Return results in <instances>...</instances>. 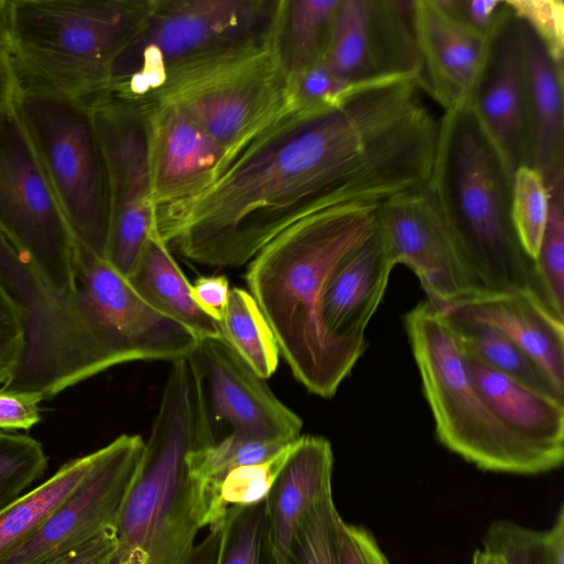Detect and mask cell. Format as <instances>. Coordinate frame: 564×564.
Returning <instances> with one entry per match:
<instances>
[{"label": "cell", "instance_id": "2", "mask_svg": "<svg viewBox=\"0 0 564 564\" xmlns=\"http://www.w3.org/2000/svg\"><path fill=\"white\" fill-rule=\"evenodd\" d=\"M0 282L24 316L23 355L3 391L50 400L111 367L173 362L198 345L104 259L77 261L76 289L56 293L0 231Z\"/></svg>", "mask_w": 564, "mask_h": 564}, {"label": "cell", "instance_id": "5", "mask_svg": "<svg viewBox=\"0 0 564 564\" xmlns=\"http://www.w3.org/2000/svg\"><path fill=\"white\" fill-rule=\"evenodd\" d=\"M512 174L468 100L443 111L427 188L477 289L539 290L513 226Z\"/></svg>", "mask_w": 564, "mask_h": 564}, {"label": "cell", "instance_id": "16", "mask_svg": "<svg viewBox=\"0 0 564 564\" xmlns=\"http://www.w3.org/2000/svg\"><path fill=\"white\" fill-rule=\"evenodd\" d=\"M468 102L509 170L513 173L519 166H531L525 61L520 24L509 4L489 36L486 59Z\"/></svg>", "mask_w": 564, "mask_h": 564}, {"label": "cell", "instance_id": "42", "mask_svg": "<svg viewBox=\"0 0 564 564\" xmlns=\"http://www.w3.org/2000/svg\"><path fill=\"white\" fill-rule=\"evenodd\" d=\"M457 21L470 30L489 37L502 17L507 0H438Z\"/></svg>", "mask_w": 564, "mask_h": 564}, {"label": "cell", "instance_id": "1", "mask_svg": "<svg viewBox=\"0 0 564 564\" xmlns=\"http://www.w3.org/2000/svg\"><path fill=\"white\" fill-rule=\"evenodd\" d=\"M422 93L400 77L332 105L289 106L206 191L158 209L156 235L193 262L237 268L312 212L427 186L440 118Z\"/></svg>", "mask_w": 564, "mask_h": 564}, {"label": "cell", "instance_id": "40", "mask_svg": "<svg viewBox=\"0 0 564 564\" xmlns=\"http://www.w3.org/2000/svg\"><path fill=\"white\" fill-rule=\"evenodd\" d=\"M23 349V312L0 282V384L14 372Z\"/></svg>", "mask_w": 564, "mask_h": 564}, {"label": "cell", "instance_id": "13", "mask_svg": "<svg viewBox=\"0 0 564 564\" xmlns=\"http://www.w3.org/2000/svg\"><path fill=\"white\" fill-rule=\"evenodd\" d=\"M143 452V438L130 434L97 449L93 467L76 489L35 533L0 558V564H40L116 527Z\"/></svg>", "mask_w": 564, "mask_h": 564}, {"label": "cell", "instance_id": "45", "mask_svg": "<svg viewBox=\"0 0 564 564\" xmlns=\"http://www.w3.org/2000/svg\"><path fill=\"white\" fill-rule=\"evenodd\" d=\"M116 549V527H112L79 547L40 564H111Z\"/></svg>", "mask_w": 564, "mask_h": 564}, {"label": "cell", "instance_id": "28", "mask_svg": "<svg viewBox=\"0 0 564 564\" xmlns=\"http://www.w3.org/2000/svg\"><path fill=\"white\" fill-rule=\"evenodd\" d=\"M96 451L65 463L44 482L0 510V558L26 541L86 477Z\"/></svg>", "mask_w": 564, "mask_h": 564}, {"label": "cell", "instance_id": "26", "mask_svg": "<svg viewBox=\"0 0 564 564\" xmlns=\"http://www.w3.org/2000/svg\"><path fill=\"white\" fill-rule=\"evenodd\" d=\"M295 441L263 462L239 466L200 480L191 478L192 508L199 528L214 524L230 508L264 501Z\"/></svg>", "mask_w": 564, "mask_h": 564}, {"label": "cell", "instance_id": "11", "mask_svg": "<svg viewBox=\"0 0 564 564\" xmlns=\"http://www.w3.org/2000/svg\"><path fill=\"white\" fill-rule=\"evenodd\" d=\"M0 231L51 291L76 289L73 234L14 107L0 116Z\"/></svg>", "mask_w": 564, "mask_h": 564}, {"label": "cell", "instance_id": "9", "mask_svg": "<svg viewBox=\"0 0 564 564\" xmlns=\"http://www.w3.org/2000/svg\"><path fill=\"white\" fill-rule=\"evenodd\" d=\"M14 108L70 228L76 261L106 260L109 188L91 100L21 83Z\"/></svg>", "mask_w": 564, "mask_h": 564}, {"label": "cell", "instance_id": "48", "mask_svg": "<svg viewBox=\"0 0 564 564\" xmlns=\"http://www.w3.org/2000/svg\"><path fill=\"white\" fill-rule=\"evenodd\" d=\"M9 0H0V41L6 44Z\"/></svg>", "mask_w": 564, "mask_h": 564}, {"label": "cell", "instance_id": "23", "mask_svg": "<svg viewBox=\"0 0 564 564\" xmlns=\"http://www.w3.org/2000/svg\"><path fill=\"white\" fill-rule=\"evenodd\" d=\"M518 21L527 70L531 166L550 189L564 182V64L557 63L531 29Z\"/></svg>", "mask_w": 564, "mask_h": 564}, {"label": "cell", "instance_id": "38", "mask_svg": "<svg viewBox=\"0 0 564 564\" xmlns=\"http://www.w3.org/2000/svg\"><path fill=\"white\" fill-rule=\"evenodd\" d=\"M356 86L339 77L324 55L290 77L289 105L297 108L332 105Z\"/></svg>", "mask_w": 564, "mask_h": 564}, {"label": "cell", "instance_id": "4", "mask_svg": "<svg viewBox=\"0 0 564 564\" xmlns=\"http://www.w3.org/2000/svg\"><path fill=\"white\" fill-rule=\"evenodd\" d=\"M215 440L202 371L193 355L177 359L116 523L111 564H187L200 528L186 457Z\"/></svg>", "mask_w": 564, "mask_h": 564}, {"label": "cell", "instance_id": "3", "mask_svg": "<svg viewBox=\"0 0 564 564\" xmlns=\"http://www.w3.org/2000/svg\"><path fill=\"white\" fill-rule=\"evenodd\" d=\"M375 205L332 206L297 219L249 262L246 282L279 351L311 393L336 394L362 352L326 329L322 306L339 260L376 227Z\"/></svg>", "mask_w": 564, "mask_h": 564}, {"label": "cell", "instance_id": "29", "mask_svg": "<svg viewBox=\"0 0 564 564\" xmlns=\"http://www.w3.org/2000/svg\"><path fill=\"white\" fill-rule=\"evenodd\" d=\"M339 0H278L274 25L289 77L326 53Z\"/></svg>", "mask_w": 564, "mask_h": 564}, {"label": "cell", "instance_id": "30", "mask_svg": "<svg viewBox=\"0 0 564 564\" xmlns=\"http://www.w3.org/2000/svg\"><path fill=\"white\" fill-rule=\"evenodd\" d=\"M223 339L262 379L279 365V347L272 329L250 292L232 288L225 317L218 324Z\"/></svg>", "mask_w": 564, "mask_h": 564}, {"label": "cell", "instance_id": "12", "mask_svg": "<svg viewBox=\"0 0 564 564\" xmlns=\"http://www.w3.org/2000/svg\"><path fill=\"white\" fill-rule=\"evenodd\" d=\"M91 106L109 188L106 261L129 280L155 230L144 108L108 93L91 99Z\"/></svg>", "mask_w": 564, "mask_h": 564}, {"label": "cell", "instance_id": "39", "mask_svg": "<svg viewBox=\"0 0 564 564\" xmlns=\"http://www.w3.org/2000/svg\"><path fill=\"white\" fill-rule=\"evenodd\" d=\"M513 14L527 24L550 55L564 64V2L562 0H507Z\"/></svg>", "mask_w": 564, "mask_h": 564}, {"label": "cell", "instance_id": "6", "mask_svg": "<svg viewBox=\"0 0 564 564\" xmlns=\"http://www.w3.org/2000/svg\"><path fill=\"white\" fill-rule=\"evenodd\" d=\"M151 0H9L6 46L22 84L91 100Z\"/></svg>", "mask_w": 564, "mask_h": 564}, {"label": "cell", "instance_id": "43", "mask_svg": "<svg viewBox=\"0 0 564 564\" xmlns=\"http://www.w3.org/2000/svg\"><path fill=\"white\" fill-rule=\"evenodd\" d=\"M37 397L0 389V429L30 430L41 421Z\"/></svg>", "mask_w": 564, "mask_h": 564}, {"label": "cell", "instance_id": "25", "mask_svg": "<svg viewBox=\"0 0 564 564\" xmlns=\"http://www.w3.org/2000/svg\"><path fill=\"white\" fill-rule=\"evenodd\" d=\"M129 281L151 307L186 327L198 340L221 338L218 324L192 300L191 283L169 245L155 231L149 237L141 261Z\"/></svg>", "mask_w": 564, "mask_h": 564}, {"label": "cell", "instance_id": "19", "mask_svg": "<svg viewBox=\"0 0 564 564\" xmlns=\"http://www.w3.org/2000/svg\"><path fill=\"white\" fill-rule=\"evenodd\" d=\"M451 321L491 326L523 349L564 394V318L535 288L475 289L440 310Z\"/></svg>", "mask_w": 564, "mask_h": 564}, {"label": "cell", "instance_id": "41", "mask_svg": "<svg viewBox=\"0 0 564 564\" xmlns=\"http://www.w3.org/2000/svg\"><path fill=\"white\" fill-rule=\"evenodd\" d=\"M337 564H389L373 535L338 518L335 529Z\"/></svg>", "mask_w": 564, "mask_h": 564}, {"label": "cell", "instance_id": "21", "mask_svg": "<svg viewBox=\"0 0 564 564\" xmlns=\"http://www.w3.org/2000/svg\"><path fill=\"white\" fill-rule=\"evenodd\" d=\"M395 265L375 231L347 252L329 275L322 315L338 341L365 352L366 328L377 312Z\"/></svg>", "mask_w": 564, "mask_h": 564}, {"label": "cell", "instance_id": "18", "mask_svg": "<svg viewBox=\"0 0 564 564\" xmlns=\"http://www.w3.org/2000/svg\"><path fill=\"white\" fill-rule=\"evenodd\" d=\"M141 102L155 209L202 194L229 165L228 152L182 110Z\"/></svg>", "mask_w": 564, "mask_h": 564}, {"label": "cell", "instance_id": "27", "mask_svg": "<svg viewBox=\"0 0 564 564\" xmlns=\"http://www.w3.org/2000/svg\"><path fill=\"white\" fill-rule=\"evenodd\" d=\"M187 564H276L264 501L227 510Z\"/></svg>", "mask_w": 564, "mask_h": 564}, {"label": "cell", "instance_id": "17", "mask_svg": "<svg viewBox=\"0 0 564 564\" xmlns=\"http://www.w3.org/2000/svg\"><path fill=\"white\" fill-rule=\"evenodd\" d=\"M193 356L203 375L212 421L256 440L290 443L301 436V417L223 337L199 340Z\"/></svg>", "mask_w": 564, "mask_h": 564}, {"label": "cell", "instance_id": "10", "mask_svg": "<svg viewBox=\"0 0 564 564\" xmlns=\"http://www.w3.org/2000/svg\"><path fill=\"white\" fill-rule=\"evenodd\" d=\"M278 0H151L141 25L115 59L106 93L142 100L166 72L204 51L265 29Z\"/></svg>", "mask_w": 564, "mask_h": 564}, {"label": "cell", "instance_id": "47", "mask_svg": "<svg viewBox=\"0 0 564 564\" xmlns=\"http://www.w3.org/2000/svg\"><path fill=\"white\" fill-rule=\"evenodd\" d=\"M471 564H510L507 557L492 549L484 546L482 549L476 550Z\"/></svg>", "mask_w": 564, "mask_h": 564}, {"label": "cell", "instance_id": "46", "mask_svg": "<svg viewBox=\"0 0 564 564\" xmlns=\"http://www.w3.org/2000/svg\"><path fill=\"white\" fill-rule=\"evenodd\" d=\"M21 79L14 61L0 41V116L14 107Z\"/></svg>", "mask_w": 564, "mask_h": 564}, {"label": "cell", "instance_id": "32", "mask_svg": "<svg viewBox=\"0 0 564 564\" xmlns=\"http://www.w3.org/2000/svg\"><path fill=\"white\" fill-rule=\"evenodd\" d=\"M502 553L510 564H564V510L547 530L499 521L488 530L485 545Z\"/></svg>", "mask_w": 564, "mask_h": 564}, {"label": "cell", "instance_id": "31", "mask_svg": "<svg viewBox=\"0 0 564 564\" xmlns=\"http://www.w3.org/2000/svg\"><path fill=\"white\" fill-rule=\"evenodd\" d=\"M448 321L464 346L488 366L536 391L563 399L532 358L506 335L485 324Z\"/></svg>", "mask_w": 564, "mask_h": 564}, {"label": "cell", "instance_id": "15", "mask_svg": "<svg viewBox=\"0 0 564 564\" xmlns=\"http://www.w3.org/2000/svg\"><path fill=\"white\" fill-rule=\"evenodd\" d=\"M376 231L393 264L416 275L437 310L477 289L427 186L378 205Z\"/></svg>", "mask_w": 564, "mask_h": 564}, {"label": "cell", "instance_id": "24", "mask_svg": "<svg viewBox=\"0 0 564 564\" xmlns=\"http://www.w3.org/2000/svg\"><path fill=\"white\" fill-rule=\"evenodd\" d=\"M334 455L322 436L301 435L264 503L276 564H283L303 516L332 492Z\"/></svg>", "mask_w": 564, "mask_h": 564}, {"label": "cell", "instance_id": "22", "mask_svg": "<svg viewBox=\"0 0 564 564\" xmlns=\"http://www.w3.org/2000/svg\"><path fill=\"white\" fill-rule=\"evenodd\" d=\"M462 345L470 378L497 417L554 469L558 468L564 459L563 399L494 369Z\"/></svg>", "mask_w": 564, "mask_h": 564}, {"label": "cell", "instance_id": "7", "mask_svg": "<svg viewBox=\"0 0 564 564\" xmlns=\"http://www.w3.org/2000/svg\"><path fill=\"white\" fill-rule=\"evenodd\" d=\"M289 86L273 14L265 29L174 65L139 101L182 110L226 149L231 163L289 108Z\"/></svg>", "mask_w": 564, "mask_h": 564}, {"label": "cell", "instance_id": "35", "mask_svg": "<svg viewBox=\"0 0 564 564\" xmlns=\"http://www.w3.org/2000/svg\"><path fill=\"white\" fill-rule=\"evenodd\" d=\"M291 443L256 440L229 432L191 451L186 457L187 471L194 480L205 479L239 466L269 459Z\"/></svg>", "mask_w": 564, "mask_h": 564}, {"label": "cell", "instance_id": "37", "mask_svg": "<svg viewBox=\"0 0 564 564\" xmlns=\"http://www.w3.org/2000/svg\"><path fill=\"white\" fill-rule=\"evenodd\" d=\"M46 467L47 456L39 441L0 432V510L28 491Z\"/></svg>", "mask_w": 564, "mask_h": 564}, {"label": "cell", "instance_id": "14", "mask_svg": "<svg viewBox=\"0 0 564 564\" xmlns=\"http://www.w3.org/2000/svg\"><path fill=\"white\" fill-rule=\"evenodd\" d=\"M325 56L334 72L352 85L417 79L413 0H339Z\"/></svg>", "mask_w": 564, "mask_h": 564}, {"label": "cell", "instance_id": "33", "mask_svg": "<svg viewBox=\"0 0 564 564\" xmlns=\"http://www.w3.org/2000/svg\"><path fill=\"white\" fill-rule=\"evenodd\" d=\"M550 210V189L534 167L519 166L512 174L511 215L518 239L535 260Z\"/></svg>", "mask_w": 564, "mask_h": 564}, {"label": "cell", "instance_id": "44", "mask_svg": "<svg viewBox=\"0 0 564 564\" xmlns=\"http://www.w3.org/2000/svg\"><path fill=\"white\" fill-rule=\"evenodd\" d=\"M229 292V282L224 275L199 276L189 285L194 303L217 324H220L225 317Z\"/></svg>", "mask_w": 564, "mask_h": 564}, {"label": "cell", "instance_id": "8", "mask_svg": "<svg viewBox=\"0 0 564 564\" xmlns=\"http://www.w3.org/2000/svg\"><path fill=\"white\" fill-rule=\"evenodd\" d=\"M404 327L438 441L476 467L513 475L553 470L512 434L474 384L451 322L427 300L404 316Z\"/></svg>", "mask_w": 564, "mask_h": 564}, {"label": "cell", "instance_id": "34", "mask_svg": "<svg viewBox=\"0 0 564 564\" xmlns=\"http://www.w3.org/2000/svg\"><path fill=\"white\" fill-rule=\"evenodd\" d=\"M534 272L542 296L564 318V182L550 188L549 217Z\"/></svg>", "mask_w": 564, "mask_h": 564}, {"label": "cell", "instance_id": "20", "mask_svg": "<svg viewBox=\"0 0 564 564\" xmlns=\"http://www.w3.org/2000/svg\"><path fill=\"white\" fill-rule=\"evenodd\" d=\"M420 88L443 111L466 102L484 66L489 37L452 17L438 0H413Z\"/></svg>", "mask_w": 564, "mask_h": 564}, {"label": "cell", "instance_id": "36", "mask_svg": "<svg viewBox=\"0 0 564 564\" xmlns=\"http://www.w3.org/2000/svg\"><path fill=\"white\" fill-rule=\"evenodd\" d=\"M339 517L333 494L314 505L296 527L283 564H337L335 529Z\"/></svg>", "mask_w": 564, "mask_h": 564}]
</instances>
